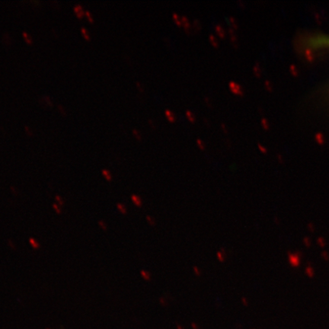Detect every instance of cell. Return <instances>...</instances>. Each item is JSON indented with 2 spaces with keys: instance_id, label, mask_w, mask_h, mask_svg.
<instances>
[{
  "instance_id": "obj_3",
  "label": "cell",
  "mask_w": 329,
  "mask_h": 329,
  "mask_svg": "<svg viewBox=\"0 0 329 329\" xmlns=\"http://www.w3.org/2000/svg\"><path fill=\"white\" fill-rule=\"evenodd\" d=\"M228 32H229V36H230V40L232 42V43H234V44L235 45V46H238V43H237V41H238V37H237L236 34H235V30H234L232 27H229V28H228Z\"/></svg>"
},
{
  "instance_id": "obj_22",
  "label": "cell",
  "mask_w": 329,
  "mask_h": 329,
  "mask_svg": "<svg viewBox=\"0 0 329 329\" xmlns=\"http://www.w3.org/2000/svg\"><path fill=\"white\" fill-rule=\"evenodd\" d=\"M85 13V15L86 16V18H87V19H88V22H89L90 23H94V19H93L91 13L90 12L88 11V10H86Z\"/></svg>"
},
{
  "instance_id": "obj_1",
  "label": "cell",
  "mask_w": 329,
  "mask_h": 329,
  "mask_svg": "<svg viewBox=\"0 0 329 329\" xmlns=\"http://www.w3.org/2000/svg\"><path fill=\"white\" fill-rule=\"evenodd\" d=\"M229 89L232 91V93L235 94H238V95H243L245 93L244 88H242L241 85H239L237 82H234V81H230L229 82Z\"/></svg>"
},
{
  "instance_id": "obj_13",
  "label": "cell",
  "mask_w": 329,
  "mask_h": 329,
  "mask_svg": "<svg viewBox=\"0 0 329 329\" xmlns=\"http://www.w3.org/2000/svg\"><path fill=\"white\" fill-rule=\"evenodd\" d=\"M22 36H23V38L24 40H25V41L28 44L30 45L33 43L32 38H31V36H30L26 31H23V32H22Z\"/></svg>"
},
{
  "instance_id": "obj_33",
  "label": "cell",
  "mask_w": 329,
  "mask_h": 329,
  "mask_svg": "<svg viewBox=\"0 0 329 329\" xmlns=\"http://www.w3.org/2000/svg\"><path fill=\"white\" fill-rule=\"evenodd\" d=\"M58 108H59V110H60V112H61V114H62V115H65L66 112H65V111H64V108H63V106H62V105H58Z\"/></svg>"
},
{
  "instance_id": "obj_11",
  "label": "cell",
  "mask_w": 329,
  "mask_h": 329,
  "mask_svg": "<svg viewBox=\"0 0 329 329\" xmlns=\"http://www.w3.org/2000/svg\"><path fill=\"white\" fill-rule=\"evenodd\" d=\"M228 21H229V22L230 23V25H232V28H233V29H238V24L235 17H233V16H229V17L228 18Z\"/></svg>"
},
{
  "instance_id": "obj_25",
  "label": "cell",
  "mask_w": 329,
  "mask_h": 329,
  "mask_svg": "<svg viewBox=\"0 0 329 329\" xmlns=\"http://www.w3.org/2000/svg\"><path fill=\"white\" fill-rule=\"evenodd\" d=\"M318 43H320V44H324V45H326V46H329V37H325V38L324 39H321V40H319L318 41Z\"/></svg>"
},
{
  "instance_id": "obj_34",
  "label": "cell",
  "mask_w": 329,
  "mask_h": 329,
  "mask_svg": "<svg viewBox=\"0 0 329 329\" xmlns=\"http://www.w3.org/2000/svg\"><path fill=\"white\" fill-rule=\"evenodd\" d=\"M204 100H205L207 105H208L209 106H211V101H210V98L207 97V96H206V97L204 98Z\"/></svg>"
},
{
  "instance_id": "obj_16",
  "label": "cell",
  "mask_w": 329,
  "mask_h": 329,
  "mask_svg": "<svg viewBox=\"0 0 329 329\" xmlns=\"http://www.w3.org/2000/svg\"><path fill=\"white\" fill-rule=\"evenodd\" d=\"M172 19H173V20L175 21V23L177 24V25H178V26H181V25H182V22H181V17H180V16L178 15V14H177L176 12L172 13Z\"/></svg>"
},
{
  "instance_id": "obj_19",
  "label": "cell",
  "mask_w": 329,
  "mask_h": 329,
  "mask_svg": "<svg viewBox=\"0 0 329 329\" xmlns=\"http://www.w3.org/2000/svg\"><path fill=\"white\" fill-rule=\"evenodd\" d=\"M117 208H118V210H119L120 213H122V214L125 215L126 213H127V208H126V207L123 204H121V203H119V204H117Z\"/></svg>"
},
{
  "instance_id": "obj_26",
  "label": "cell",
  "mask_w": 329,
  "mask_h": 329,
  "mask_svg": "<svg viewBox=\"0 0 329 329\" xmlns=\"http://www.w3.org/2000/svg\"><path fill=\"white\" fill-rule=\"evenodd\" d=\"M193 271H194V273L195 275L197 276V277H199V276L201 275L200 270L199 267H197V266H194V267H193Z\"/></svg>"
},
{
  "instance_id": "obj_32",
  "label": "cell",
  "mask_w": 329,
  "mask_h": 329,
  "mask_svg": "<svg viewBox=\"0 0 329 329\" xmlns=\"http://www.w3.org/2000/svg\"><path fill=\"white\" fill-rule=\"evenodd\" d=\"M56 200L59 203L60 205H63V201L62 198H61L59 195H57L56 196Z\"/></svg>"
},
{
  "instance_id": "obj_23",
  "label": "cell",
  "mask_w": 329,
  "mask_h": 329,
  "mask_svg": "<svg viewBox=\"0 0 329 329\" xmlns=\"http://www.w3.org/2000/svg\"><path fill=\"white\" fill-rule=\"evenodd\" d=\"M193 26H194V28H195V29L197 30V31H199V30L201 28L200 22V21L198 20V19H194V20L193 21Z\"/></svg>"
},
{
  "instance_id": "obj_18",
  "label": "cell",
  "mask_w": 329,
  "mask_h": 329,
  "mask_svg": "<svg viewBox=\"0 0 329 329\" xmlns=\"http://www.w3.org/2000/svg\"><path fill=\"white\" fill-rule=\"evenodd\" d=\"M81 33H82V37H84V38L86 40H91V37H90V35L89 34H88V30L86 29L85 28H81Z\"/></svg>"
},
{
  "instance_id": "obj_31",
  "label": "cell",
  "mask_w": 329,
  "mask_h": 329,
  "mask_svg": "<svg viewBox=\"0 0 329 329\" xmlns=\"http://www.w3.org/2000/svg\"><path fill=\"white\" fill-rule=\"evenodd\" d=\"M220 126H221L222 130H223V131L225 132V133H227V132H228V129H227V126H226V124H225V123H221V124H220Z\"/></svg>"
},
{
  "instance_id": "obj_14",
  "label": "cell",
  "mask_w": 329,
  "mask_h": 329,
  "mask_svg": "<svg viewBox=\"0 0 329 329\" xmlns=\"http://www.w3.org/2000/svg\"><path fill=\"white\" fill-rule=\"evenodd\" d=\"M102 175H103V176L105 177V179L107 180L108 181H111L112 180V175L111 174V172H110V171L107 170V169H103L102 170Z\"/></svg>"
},
{
  "instance_id": "obj_10",
  "label": "cell",
  "mask_w": 329,
  "mask_h": 329,
  "mask_svg": "<svg viewBox=\"0 0 329 329\" xmlns=\"http://www.w3.org/2000/svg\"><path fill=\"white\" fill-rule=\"evenodd\" d=\"M140 276L144 280H146V281H149V280H151V278H152L151 273H150L148 271V270H141V271H140Z\"/></svg>"
},
{
  "instance_id": "obj_5",
  "label": "cell",
  "mask_w": 329,
  "mask_h": 329,
  "mask_svg": "<svg viewBox=\"0 0 329 329\" xmlns=\"http://www.w3.org/2000/svg\"><path fill=\"white\" fill-rule=\"evenodd\" d=\"M215 31H216L218 35L221 37V38H223V37H225V36H226V33L224 28H223L221 25H219V24H217V25H215Z\"/></svg>"
},
{
  "instance_id": "obj_9",
  "label": "cell",
  "mask_w": 329,
  "mask_h": 329,
  "mask_svg": "<svg viewBox=\"0 0 329 329\" xmlns=\"http://www.w3.org/2000/svg\"><path fill=\"white\" fill-rule=\"evenodd\" d=\"M216 258H217L218 261H219V262H224L225 260H226V251L223 248H221L220 251H218V252H216Z\"/></svg>"
},
{
  "instance_id": "obj_21",
  "label": "cell",
  "mask_w": 329,
  "mask_h": 329,
  "mask_svg": "<svg viewBox=\"0 0 329 329\" xmlns=\"http://www.w3.org/2000/svg\"><path fill=\"white\" fill-rule=\"evenodd\" d=\"M132 133H133V136H134L135 137H136V139H137L138 140H141V139H142V134H141L139 130H136V129H133V130H132Z\"/></svg>"
},
{
  "instance_id": "obj_20",
  "label": "cell",
  "mask_w": 329,
  "mask_h": 329,
  "mask_svg": "<svg viewBox=\"0 0 329 329\" xmlns=\"http://www.w3.org/2000/svg\"><path fill=\"white\" fill-rule=\"evenodd\" d=\"M146 222L148 223L149 225H150V226H154L155 225H156V220H155V219L153 216L148 215V216H146Z\"/></svg>"
},
{
  "instance_id": "obj_6",
  "label": "cell",
  "mask_w": 329,
  "mask_h": 329,
  "mask_svg": "<svg viewBox=\"0 0 329 329\" xmlns=\"http://www.w3.org/2000/svg\"><path fill=\"white\" fill-rule=\"evenodd\" d=\"M289 261L290 264L293 267H296L300 264V259H299L298 255H289Z\"/></svg>"
},
{
  "instance_id": "obj_7",
  "label": "cell",
  "mask_w": 329,
  "mask_h": 329,
  "mask_svg": "<svg viewBox=\"0 0 329 329\" xmlns=\"http://www.w3.org/2000/svg\"><path fill=\"white\" fill-rule=\"evenodd\" d=\"M181 22H182V25L184 27V28L185 29V31H190V28H191V25L189 22V19L187 16L183 15L181 17Z\"/></svg>"
},
{
  "instance_id": "obj_24",
  "label": "cell",
  "mask_w": 329,
  "mask_h": 329,
  "mask_svg": "<svg viewBox=\"0 0 329 329\" xmlns=\"http://www.w3.org/2000/svg\"><path fill=\"white\" fill-rule=\"evenodd\" d=\"M197 144L199 148L201 149H205V147H206L205 143H204V142L202 140V139H199V138L197 139Z\"/></svg>"
},
{
  "instance_id": "obj_8",
  "label": "cell",
  "mask_w": 329,
  "mask_h": 329,
  "mask_svg": "<svg viewBox=\"0 0 329 329\" xmlns=\"http://www.w3.org/2000/svg\"><path fill=\"white\" fill-rule=\"evenodd\" d=\"M165 115H166V118H168V120H169V121H171V122H175V120H176V115H175V114L169 109H166V111H165Z\"/></svg>"
},
{
  "instance_id": "obj_36",
  "label": "cell",
  "mask_w": 329,
  "mask_h": 329,
  "mask_svg": "<svg viewBox=\"0 0 329 329\" xmlns=\"http://www.w3.org/2000/svg\"><path fill=\"white\" fill-rule=\"evenodd\" d=\"M45 100L46 101V103H47V105H49L50 106H52V102H51L50 99L49 97L46 96V97H45Z\"/></svg>"
},
{
  "instance_id": "obj_17",
  "label": "cell",
  "mask_w": 329,
  "mask_h": 329,
  "mask_svg": "<svg viewBox=\"0 0 329 329\" xmlns=\"http://www.w3.org/2000/svg\"><path fill=\"white\" fill-rule=\"evenodd\" d=\"M29 243H30V245H31V246L33 248L38 249L39 248H40V244H39L38 242H37L36 239H34V238H29Z\"/></svg>"
},
{
  "instance_id": "obj_2",
  "label": "cell",
  "mask_w": 329,
  "mask_h": 329,
  "mask_svg": "<svg viewBox=\"0 0 329 329\" xmlns=\"http://www.w3.org/2000/svg\"><path fill=\"white\" fill-rule=\"evenodd\" d=\"M74 12L76 14V15L77 16L78 19H81L84 17V15H85V12L83 10V8L81 5H76L74 6Z\"/></svg>"
},
{
  "instance_id": "obj_30",
  "label": "cell",
  "mask_w": 329,
  "mask_h": 329,
  "mask_svg": "<svg viewBox=\"0 0 329 329\" xmlns=\"http://www.w3.org/2000/svg\"><path fill=\"white\" fill-rule=\"evenodd\" d=\"M136 87H137L138 89H139V91H144V88H143V87H142V85L141 84V82H136Z\"/></svg>"
},
{
  "instance_id": "obj_39",
  "label": "cell",
  "mask_w": 329,
  "mask_h": 329,
  "mask_svg": "<svg viewBox=\"0 0 329 329\" xmlns=\"http://www.w3.org/2000/svg\"><path fill=\"white\" fill-rule=\"evenodd\" d=\"M258 147H259V149H261L262 152H264H264H265V149H264V147H262V146H261V145H260V144H258Z\"/></svg>"
},
{
  "instance_id": "obj_28",
  "label": "cell",
  "mask_w": 329,
  "mask_h": 329,
  "mask_svg": "<svg viewBox=\"0 0 329 329\" xmlns=\"http://www.w3.org/2000/svg\"><path fill=\"white\" fill-rule=\"evenodd\" d=\"M253 70H254V72H255V75H256V76H259L260 72H259V67H258V63H255V65L254 66Z\"/></svg>"
},
{
  "instance_id": "obj_27",
  "label": "cell",
  "mask_w": 329,
  "mask_h": 329,
  "mask_svg": "<svg viewBox=\"0 0 329 329\" xmlns=\"http://www.w3.org/2000/svg\"><path fill=\"white\" fill-rule=\"evenodd\" d=\"M53 210H55V212H56L57 214H60V213H61V208L57 204H53Z\"/></svg>"
},
{
  "instance_id": "obj_35",
  "label": "cell",
  "mask_w": 329,
  "mask_h": 329,
  "mask_svg": "<svg viewBox=\"0 0 329 329\" xmlns=\"http://www.w3.org/2000/svg\"><path fill=\"white\" fill-rule=\"evenodd\" d=\"M25 131H26V133H28V135H29V136H31L32 135V132H31V129L29 128L28 127H25Z\"/></svg>"
},
{
  "instance_id": "obj_12",
  "label": "cell",
  "mask_w": 329,
  "mask_h": 329,
  "mask_svg": "<svg viewBox=\"0 0 329 329\" xmlns=\"http://www.w3.org/2000/svg\"><path fill=\"white\" fill-rule=\"evenodd\" d=\"M185 115L186 116H187V119H188L190 122L194 123L196 121V116H195L194 114L191 111H190V110H187V111H186Z\"/></svg>"
},
{
  "instance_id": "obj_40",
  "label": "cell",
  "mask_w": 329,
  "mask_h": 329,
  "mask_svg": "<svg viewBox=\"0 0 329 329\" xmlns=\"http://www.w3.org/2000/svg\"><path fill=\"white\" fill-rule=\"evenodd\" d=\"M204 121H205V123L207 124H209V120L207 119V118H204Z\"/></svg>"
},
{
  "instance_id": "obj_4",
  "label": "cell",
  "mask_w": 329,
  "mask_h": 329,
  "mask_svg": "<svg viewBox=\"0 0 329 329\" xmlns=\"http://www.w3.org/2000/svg\"><path fill=\"white\" fill-rule=\"evenodd\" d=\"M131 200L133 202V204H134L136 207H141L142 206V200L141 199V197L139 196L136 194H132L131 195Z\"/></svg>"
},
{
  "instance_id": "obj_15",
  "label": "cell",
  "mask_w": 329,
  "mask_h": 329,
  "mask_svg": "<svg viewBox=\"0 0 329 329\" xmlns=\"http://www.w3.org/2000/svg\"><path fill=\"white\" fill-rule=\"evenodd\" d=\"M208 38H209V40H210V41L211 42V43L213 45V46H219V41H218V40L216 39V37H215V36L213 35V34H209Z\"/></svg>"
},
{
  "instance_id": "obj_37",
  "label": "cell",
  "mask_w": 329,
  "mask_h": 329,
  "mask_svg": "<svg viewBox=\"0 0 329 329\" xmlns=\"http://www.w3.org/2000/svg\"><path fill=\"white\" fill-rule=\"evenodd\" d=\"M148 121H149V125L151 126L152 127H153V128H155V127H156V125H155V124H154V121H153V120L149 119Z\"/></svg>"
},
{
  "instance_id": "obj_38",
  "label": "cell",
  "mask_w": 329,
  "mask_h": 329,
  "mask_svg": "<svg viewBox=\"0 0 329 329\" xmlns=\"http://www.w3.org/2000/svg\"><path fill=\"white\" fill-rule=\"evenodd\" d=\"M238 3L240 4V5H242V7H245V2H243V1H241V0H239V1H238Z\"/></svg>"
},
{
  "instance_id": "obj_29",
  "label": "cell",
  "mask_w": 329,
  "mask_h": 329,
  "mask_svg": "<svg viewBox=\"0 0 329 329\" xmlns=\"http://www.w3.org/2000/svg\"><path fill=\"white\" fill-rule=\"evenodd\" d=\"M98 225H99V226L103 229V230H106L107 229V225H106V223L103 221V220H100V221L98 222Z\"/></svg>"
}]
</instances>
